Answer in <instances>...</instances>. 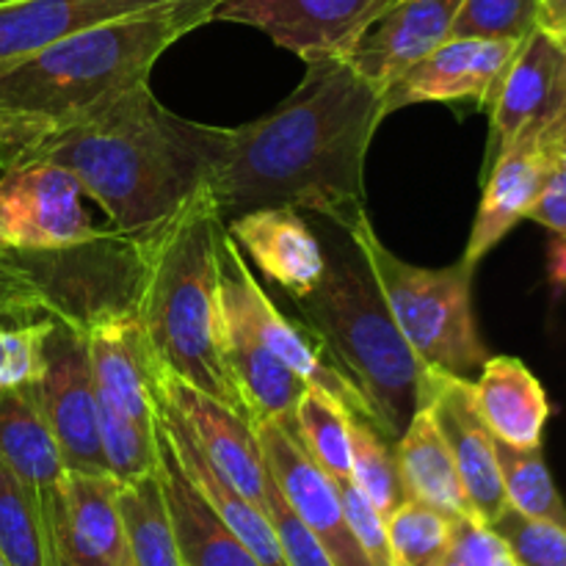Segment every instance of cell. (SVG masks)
Masks as SVG:
<instances>
[{"label": "cell", "instance_id": "6da1fadb", "mask_svg": "<svg viewBox=\"0 0 566 566\" xmlns=\"http://www.w3.org/2000/svg\"><path fill=\"white\" fill-rule=\"evenodd\" d=\"M381 119V94L346 61H310L304 81L260 119L205 125V186L224 224L254 208L291 205L348 232L368 219L365 160Z\"/></svg>", "mask_w": 566, "mask_h": 566}, {"label": "cell", "instance_id": "7a4b0ae2", "mask_svg": "<svg viewBox=\"0 0 566 566\" xmlns=\"http://www.w3.org/2000/svg\"><path fill=\"white\" fill-rule=\"evenodd\" d=\"M22 160L70 169L105 210L111 230L147 235L205 182L208 136L205 125L164 108L144 81L33 144L14 164Z\"/></svg>", "mask_w": 566, "mask_h": 566}, {"label": "cell", "instance_id": "3957f363", "mask_svg": "<svg viewBox=\"0 0 566 566\" xmlns=\"http://www.w3.org/2000/svg\"><path fill=\"white\" fill-rule=\"evenodd\" d=\"M219 0H171L99 22L0 70V169L61 127L149 81L155 61L213 22Z\"/></svg>", "mask_w": 566, "mask_h": 566}, {"label": "cell", "instance_id": "277c9868", "mask_svg": "<svg viewBox=\"0 0 566 566\" xmlns=\"http://www.w3.org/2000/svg\"><path fill=\"white\" fill-rule=\"evenodd\" d=\"M224 230L213 193L202 182L144 238L136 315L164 374L180 376L249 418L221 352L219 247Z\"/></svg>", "mask_w": 566, "mask_h": 566}, {"label": "cell", "instance_id": "5b68a950", "mask_svg": "<svg viewBox=\"0 0 566 566\" xmlns=\"http://www.w3.org/2000/svg\"><path fill=\"white\" fill-rule=\"evenodd\" d=\"M296 307L332 363L363 392L376 429L396 442L423 407L426 365L398 332L357 247L354 254L326 252L318 287L296 298Z\"/></svg>", "mask_w": 566, "mask_h": 566}, {"label": "cell", "instance_id": "8992f818", "mask_svg": "<svg viewBox=\"0 0 566 566\" xmlns=\"http://www.w3.org/2000/svg\"><path fill=\"white\" fill-rule=\"evenodd\" d=\"M147 235L103 227L97 238L75 247L0 252L6 318L42 315L86 332L111 315L136 313Z\"/></svg>", "mask_w": 566, "mask_h": 566}, {"label": "cell", "instance_id": "52a82bcc", "mask_svg": "<svg viewBox=\"0 0 566 566\" xmlns=\"http://www.w3.org/2000/svg\"><path fill=\"white\" fill-rule=\"evenodd\" d=\"M348 241L368 263L398 332L426 368L464 379L481 370L490 354L473 313V265L464 260L446 269L407 263L381 243L370 216L348 230Z\"/></svg>", "mask_w": 566, "mask_h": 566}, {"label": "cell", "instance_id": "ba28073f", "mask_svg": "<svg viewBox=\"0 0 566 566\" xmlns=\"http://www.w3.org/2000/svg\"><path fill=\"white\" fill-rule=\"evenodd\" d=\"M219 285H221V307L243 321L249 332L263 343L269 352H274L293 374L302 376L310 387L335 398L343 409H348L357 418L370 420V409L365 403L363 392L357 390L352 379L329 359L326 348L310 329H302L291 318L280 313L269 293L260 287L258 276L249 269L247 258L238 249L230 235H221L219 247Z\"/></svg>", "mask_w": 566, "mask_h": 566}, {"label": "cell", "instance_id": "9c48e42d", "mask_svg": "<svg viewBox=\"0 0 566 566\" xmlns=\"http://www.w3.org/2000/svg\"><path fill=\"white\" fill-rule=\"evenodd\" d=\"M0 252H39L97 238L83 188L70 169L22 160L0 169Z\"/></svg>", "mask_w": 566, "mask_h": 566}, {"label": "cell", "instance_id": "30bf717a", "mask_svg": "<svg viewBox=\"0 0 566 566\" xmlns=\"http://www.w3.org/2000/svg\"><path fill=\"white\" fill-rule=\"evenodd\" d=\"M33 390L64 468L70 473H108L99 448L97 387L86 332L53 318L44 340V368Z\"/></svg>", "mask_w": 566, "mask_h": 566}, {"label": "cell", "instance_id": "8fae6325", "mask_svg": "<svg viewBox=\"0 0 566 566\" xmlns=\"http://www.w3.org/2000/svg\"><path fill=\"white\" fill-rule=\"evenodd\" d=\"M396 0H219L213 20L263 31L302 61L346 59L370 20Z\"/></svg>", "mask_w": 566, "mask_h": 566}, {"label": "cell", "instance_id": "7c38bea8", "mask_svg": "<svg viewBox=\"0 0 566 566\" xmlns=\"http://www.w3.org/2000/svg\"><path fill=\"white\" fill-rule=\"evenodd\" d=\"M423 407L431 409L437 429L451 451L470 512L481 523L492 525L506 512L509 501L497 468L495 437L481 418L473 381L426 368Z\"/></svg>", "mask_w": 566, "mask_h": 566}, {"label": "cell", "instance_id": "4fadbf2b", "mask_svg": "<svg viewBox=\"0 0 566 566\" xmlns=\"http://www.w3.org/2000/svg\"><path fill=\"white\" fill-rule=\"evenodd\" d=\"M254 434L282 497L313 531L335 566H376L348 528L337 484L313 462L298 437L280 420H258Z\"/></svg>", "mask_w": 566, "mask_h": 566}, {"label": "cell", "instance_id": "5bb4252c", "mask_svg": "<svg viewBox=\"0 0 566 566\" xmlns=\"http://www.w3.org/2000/svg\"><path fill=\"white\" fill-rule=\"evenodd\" d=\"M158 398L180 415L199 451L219 470L221 479L254 506L265 509L274 479L252 420L171 374H160Z\"/></svg>", "mask_w": 566, "mask_h": 566}, {"label": "cell", "instance_id": "9a60e30c", "mask_svg": "<svg viewBox=\"0 0 566 566\" xmlns=\"http://www.w3.org/2000/svg\"><path fill=\"white\" fill-rule=\"evenodd\" d=\"M520 44V39L451 36L381 94L385 116L407 105L457 99H475L490 108Z\"/></svg>", "mask_w": 566, "mask_h": 566}, {"label": "cell", "instance_id": "2e32d148", "mask_svg": "<svg viewBox=\"0 0 566 566\" xmlns=\"http://www.w3.org/2000/svg\"><path fill=\"white\" fill-rule=\"evenodd\" d=\"M462 0H396L359 33L346 61L385 94L398 77L451 39Z\"/></svg>", "mask_w": 566, "mask_h": 566}, {"label": "cell", "instance_id": "e0dca14e", "mask_svg": "<svg viewBox=\"0 0 566 566\" xmlns=\"http://www.w3.org/2000/svg\"><path fill=\"white\" fill-rule=\"evenodd\" d=\"M97 401L125 418L158 426L160 363L136 313L111 315L86 329Z\"/></svg>", "mask_w": 566, "mask_h": 566}, {"label": "cell", "instance_id": "ac0fdd59", "mask_svg": "<svg viewBox=\"0 0 566 566\" xmlns=\"http://www.w3.org/2000/svg\"><path fill=\"white\" fill-rule=\"evenodd\" d=\"M492 111L490 164L525 130H545L566 111V50L545 33L523 39Z\"/></svg>", "mask_w": 566, "mask_h": 566}, {"label": "cell", "instance_id": "d6986e66", "mask_svg": "<svg viewBox=\"0 0 566 566\" xmlns=\"http://www.w3.org/2000/svg\"><path fill=\"white\" fill-rule=\"evenodd\" d=\"M119 481L108 473H70L50 528V566H116L125 553Z\"/></svg>", "mask_w": 566, "mask_h": 566}, {"label": "cell", "instance_id": "ffe728a7", "mask_svg": "<svg viewBox=\"0 0 566 566\" xmlns=\"http://www.w3.org/2000/svg\"><path fill=\"white\" fill-rule=\"evenodd\" d=\"M227 235L271 282L287 291L293 302L313 293L326 271V249L304 221L302 210L291 205L254 208L235 216L227 221Z\"/></svg>", "mask_w": 566, "mask_h": 566}, {"label": "cell", "instance_id": "44dd1931", "mask_svg": "<svg viewBox=\"0 0 566 566\" xmlns=\"http://www.w3.org/2000/svg\"><path fill=\"white\" fill-rule=\"evenodd\" d=\"M551 164L539 147V130H525L497 155L486 171L484 197L470 230L464 263L479 269L481 260L528 216L551 177Z\"/></svg>", "mask_w": 566, "mask_h": 566}, {"label": "cell", "instance_id": "7402d4cb", "mask_svg": "<svg viewBox=\"0 0 566 566\" xmlns=\"http://www.w3.org/2000/svg\"><path fill=\"white\" fill-rule=\"evenodd\" d=\"M0 459L36 497L50 553V528L61 506L66 468L33 385L0 392Z\"/></svg>", "mask_w": 566, "mask_h": 566}, {"label": "cell", "instance_id": "603a6c76", "mask_svg": "<svg viewBox=\"0 0 566 566\" xmlns=\"http://www.w3.org/2000/svg\"><path fill=\"white\" fill-rule=\"evenodd\" d=\"M158 426L160 431H164L166 440H169L180 468L186 470L191 484L199 490V495L210 503V509L219 514L221 523L252 551V556L263 566H291L287 564L285 553H282L280 539H276V531L274 525H271L269 512L254 506V503L247 501L235 486H230L221 479L219 470H216L213 464L205 459V453L199 451V446L193 442L191 431L182 423L180 415L171 407H166L164 401H160L158 407Z\"/></svg>", "mask_w": 566, "mask_h": 566}, {"label": "cell", "instance_id": "cb8c5ba5", "mask_svg": "<svg viewBox=\"0 0 566 566\" xmlns=\"http://www.w3.org/2000/svg\"><path fill=\"white\" fill-rule=\"evenodd\" d=\"M171 0H14L0 6V70L99 22Z\"/></svg>", "mask_w": 566, "mask_h": 566}, {"label": "cell", "instance_id": "d4e9b609", "mask_svg": "<svg viewBox=\"0 0 566 566\" xmlns=\"http://www.w3.org/2000/svg\"><path fill=\"white\" fill-rule=\"evenodd\" d=\"M221 352L252 423L280 420L291 429L298 398L310 385L293 374L274 352H269L238 315L224 307H221Z\"/></svg>", "mask_w": 566, "mask_h": 566}, {"label": "cell", "instance_id": "484cf974", "mask_svg": "<svg viewBox=\"0 0 566 566\" xmlns=\"http://www.w3.org/2000/svg\"><path fill=\"white\" fill-rule=\"evenodd\" d=\"M158 442V470L171 512V523H175L182 566H263L252 556V551L221 523V517L210 509V503L199 495V490L177 462L160 426Z\"/></svg>", "mask_w": 566, "mask_h": 566}, {"label": "cell", "instance_id": "4316f807", "mask_svg": "<svg viewBox=\"0 0 566 566\" xmlns=\"http://www.w3.org/2000/svg\"><path fill=\"white\" fill-rule=\"evenodd\" d=\"M473 387L481 418L495 440L512 448H542L551 403L528 365L517 357H490Z\"/></svg>", "mask_w": 566, "mask_h": 566}, {"label": "cell", "instance_id": "83f0119b", "mask_svg": "<svg viewBox=\"0 0 566 566\" xmlns=\"http://www.w3.org/2000/svg\"><path fill=\"white\" fill-rule=\"evenodd\" d=\"M396 459L409 501L423 503V506L446 514L448 520L473 514L468 497H464L457 464H453L451 451H448L429 407H420L403 434L396 440Z\"/></svg>", "mask_w": 566, "mask_h": 566}, {"label": "cell", "instance_id": "f1b7e54d", "mask_svg": "<svg viewBox=\"0 0 566 566\" xmlns=\"http://www.w3.org/2000/svg\"><path fill=\"white\" fill-rule=\"evenodd\" d=\"M116 503L130 566H182L160 470L130 484H119Z\"/></svg>", "mask_w": 566, "mask_h": 566}, {"label": "cell", "instance_id": "f546056e", "mask_svg": "<svg viewBox=\"0 0 566 566\" xmlns=\"http://www.w3.org/2000/svg\"><path fill=\"white\" fill-rule=\"evenodd\" d=\"M291 431L335 484L352 481V412L335 398L307 387L296 403Z\"/></svg>", "mask_w": 566, "mask_h": 566}, {"label": "cell", "instance_id": "4dcf8cb0", "mask_svg": "<svg viewBox=\"0 0 566 566\" xmlns=\"http://www.w3.org/2000/svg\"><path fill=\"white\" fill-rule=\"evenodd\" d=\"M352 481L385 520L409 501L398 470L396 442L387 440L374 420L357 415H352Z\"/></svg>", "mask_w": 566, "mask_h": 566}, {"label": "cell", "instance_id": "1f68e13d", "mask_svg": "<svg viewBox=\"0 0 566 566\" xmlns=\"http://www.w3.org/2000/svg\"><path fill=\"white\" fill-rule=\"evenodd\" d=\"M503 492L514 512L566 528V506L542 459V448H512L495 440Z\"/></svg>", "mask_w": 566, "mask_h": 566}, {"label": "cell", "instance_id": "d6a6232c", "mask_svg": "<svg viewBox=\"0 0 566 566\" xmlns=\"http://www.w3.org/2000/svg\"><path fill=\"white\" fill-rule=\"evenodd\" d=\"M0 551L9 566H50L48 536L33 492L0 459Z\"/></svg>", "mask_w": 566, "mask_h": 566}, {"label": "cell", "instance_id": "836d02e7", "mask_svg": "<svg viewBox=\"0 0 566 566\" xmlns=\"http://www.w3.org/2000/svg\"><path fill=\"white\" fill-rule=\"evenodd\" d=\"M387 545L390 566H446L451 558V520L407 501L387 517Z\"/></svg>", "mask_w": 566, "mask_h": 566}, {"label": "cell", "instance_id": "e575fe53", "mask_svg": "<svg viewBox=\"0 0 566 566\" xmlns=\"http://www.w3.org/2000/svg\"><path fill=\"white\" fill-rule=\"evenodd\" d=\"M97 418H99V448H103L105 468L108 475H114L119 484H130V481L144 479V475L155 473L160 464V442H158V426L147 429V426L136 423V420L125 418L108 403L97 401Z\"/></svg>", "mask_w": 566, "mask_h": 566}, {"label": "cell", "instance_id": "d590c367", "mask_svg": "<svg viewBox=\"0 0 566 566\" xmlns=\"http://www.w3.org/2000/svg\"><path fill=\"white\" fill-rule=\"evenodd\" d=\"M53 318H0V392L36 385Z\"/></svg>", "mask_w": 566, "mask_h": 566}, {"label": "cell", "instance_id": "8d00e7d4", "mask_svg": "<svg viewBox=\"0 0 566 566\" xmlns=\"http://www.w3.org/2000/svg\"><path fill=\"white\" fill-rule=\"evenodd\" d=\"M536 28V0H462L451 36L520 39Z\"/></svg>", "mask_w": 566, "mask_h": 566}, {"label": "cell", "instance_id": "74e56055", "mask_svg": "<svg viewBox=\"0 0 566 566\" xmlns=\"http://www.w3.org/2000/svg\"><path fill=\"white\" fill-rule=\"evenodd\" d=\"M492 531L509 547L520 566H566V528L531 520L512 506L492 523Z\"/></svg>", "mask_w": 566, "mask_h": 566}, {"label": "cell", "instance_id": "f35d334b", "mask_svg": "<svg viewBox=\"0 0 566 566\" xmlns=\"http://www.w3.org/2000/svg\"><path fill=\"white\" fill-rule=\"evenodd\" d=\"M265 512H269L271 525L276 531V539H280L282 553H285L287 564L291 566H335L329 558V553L324 551L318 539L313 536V531L296 517L287 501L282 497L280 486L271 484L269 490V503H265Z\"/></svg>", "mask_w": 566, "mask_h": 566}, {"label": "cell", "instance_id": "ab89813d", "mask_svg": "<svg viewBox=\"0 0 566 566\" xmlns=\"http://www.w3.org/2000/svg\"><path fill=\"white\" fill-rule=\"evenodd\" d=\"M337 492H340L343 514H346L348 528H352V534L357 536L365 556H368L376 566H390L387 520L381 517V514L376 512L374 503H370L368 497L354 486V481H343V484H337Z\"/></svg>", "mask_w": 566, "mask_h": 566}, {"label": "cell", "instance_id": "60d3db41", "mask_svg": "<svg viewBox=\"0 0 566 566\" xmlns=\"http://www.w3.org/2000/svg\"><path fill=\"white\" fill-rule=\"evenodd\" d=\"M509 558V547L492 525L481 523L479 517L451 520V562L459 566H503Z\"/></svg>", "mask_w": 566, "mask_h": 566}, {"label": "cell", "instance_id": "b9f144b4", "mask_svg": "<svg viewBox=\"0 0 566 566\" xmlns=\"http://www.w3.org/2000/svg\"><path fill=\"white\" fill-rule=\"evenodd\" d=\"M525 219L536 221V224L547 227L556 235H566V175L562 171H551V177L542 186L539 197L531 205Z\"/></svg>", "mask_w": 566, "mask_h": 566}, {"label": "cell", "instance_id": "7bdbcfd3", "mask_svg": "<svg viewBox=\"0 0 566 566\" xmlns=\"http://www.w3.org/2000/svg\"><path fill=\"white\" fill-rule=\"evenodd\" d=\"M536 31L566 50V0H536Z\"/></svg>", "mask_w": 566, "mask_h": 566}, {"label": "cell", "instance_id": "ee69618b", "mask_svg": "<svg viewBox=\"0 0 566 566\" xmlns=\"http://www.w3.org/2000/svg\"><path fill=\"white\" fill-rule=\"evenodd\" d=\"M539 147L551 169L566 175V111L558 119H553L545 130H539Z\"/></svg>", "mask_w": 566, "mask_h": 566}, {"label": "cell", "instance_id": "f6af8a7d", "mask_svg": "<svg viewBox=\"0 0 566 566\" xmlns=\"http://www.w3.org/2000/svg\"><path fill=\"white\" fill-rule=\"evenodd\" d=\"M547 276L556 291L566 287V235H556L547 247Z\"/></svg>", "mask_w": 566, "mask_h": 566}, {"label": "cell", "instance_id": "bcb514c9", "mask_svg": "<svg viewBox=\"0 0 566 566\" xmlns=\"http://www.w3.org/2000/svg\"><path fill=\"white\" fill-rule=\"evenodd\" d=\"M503 566H520V564H517V562H514V558H512V556H509V558H506V562H503Z\"/></svg>", "mask_w": 566, "mask_h": 566}, {"label": "cell", "instance_id": "7dc6e473", "mask_svg": "<svg viewBox=\"0 0 566 566\" xmlns=\"http://www.w3.org/2000/svg\"><path fill=\"white\" fill-rule=\"evenodd\" d=\"M0 566H9V562H6V556H3V551H0Z\"/></svg>", "mask_w": 566, "mask_h": 566}, {"label": "cell", "instance_id": "c3c4849f", "mask_svg": "<svg viewBox=\"0 0 566 566\" xmlns=\"http://www.w3.org/2000/svg\"><path fill=\"white\" fill-rule=\"evenodd\" d=\"M116 566H130V562H127V556H125V558H122V562L116 564Z\"/></svg>", "mask_w": 566, "mask_h": 566}, {"label": "cell", "instance_id": "681fc988", "mask_svg": "<svg viewBox=\"0 0 566 566\" xmlns=\"http://www.w3.org/2000/svg\"><path fill=\"white\" fill-rule=\"evenodd\" d=\"M446 566H459V564H457V562H451V558H448V564H446Z\"/></svg>", "mask_w": 566, "mask_h": 566}, {"label": "cell", "instance_id": "f907efd6", "mask_svg": "<svg viewBox=\"0 0 566 566\" xmlns=\"http://www.w3.org/2000/svg\"><path fill=\"white\" fill-rule=\"evenodd\" d=\"M0 318H6V313H3V304H0Z\"/></svg>", "mask_w": 566, "mask_h": 566}, {"label": "cell", "instance_id": "816d5d0a", "mask_svg": "<svg viewBox=\"0 0 566 566\" xmlns=\"http://www.w3.org/2000/svg\"><path fill=\"white\" fill-rule=\"evenodd\" d=\"M3 3H14V0H0V6H3Z\"/></svg>", "mask_w": 566, "mask_h": 566}]
</instances>
